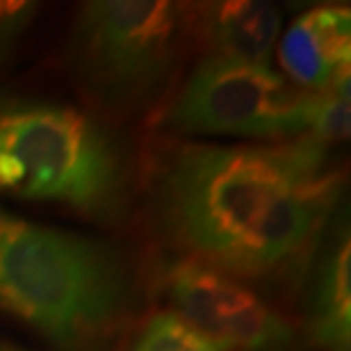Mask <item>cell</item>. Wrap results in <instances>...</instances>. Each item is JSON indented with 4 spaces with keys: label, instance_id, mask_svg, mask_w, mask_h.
Returning <instances> with one entry per match:
<instances>
[{
    "label": "cell",
    "instance_id": "obj_1",
    "mask_svg": "<svg viewBox=\"0 0 351 351\" xmlns=\"http://www.w3.org/2000/svg\"><path fill=\"white\" fill-rule=\"evenodd\" d=\"M342 194L331 146L185 144L153 180L156 226L180 256L235 278L285 276L311 256Z\"/></svg>",
    "mask_w": 351,
    "mask_h": 351
},
{
    "label": "cell",
    "instance_id": "obj_2",
    "mask_svg": "<svg viewBox=\"0 0 351 351\" xmlns=\"http://www.w3.org/2000/svg\"><path fill=\"white\" fill-rule=\"evenodd\" d=\"M130 299L117 249L0 208V313L60 351H103Z\"/></svg>",
    "mask_w": 351,
    "mask_h": 351
},
{
    "label": "cell",
    "instance_id": "obj_3",
    "mask_svg": "<svg viewBox=\"0 0 351 351\" xmlns=\"http://www.w3.org/2000/svg\"><path fill=\"white\" fill-rule=\"evenodd\" d=\"M121 142L89 112L64 103H0V194L110 217L123 203Z\"/></svg>",
    "mask_w": 351,
    "mask_h": 351
},
{
    "label": "cell",
    "instance_id": "obj_4",
    "mask_svg": "<svg viewBox=\"0 0 351 351\" xmlns=\"http://www.w3.org/2000/svg\"><path fill=\"white\" fill-rule=\"evenodd\" d=\"M192 7L167 0L82 5L71 37V60L82 85L119 110L158 98L194 37Z\"/></svg>",
    "mask_w": 351,
    "mask_h": 351
},
{
    "label": "cell",
    "instance_id": "obj_5",
    "mask_svg": "<svg viewBox=\"0 0 351 351\" xmlns=\"http://www.w3.org/2000/svg\"><path fill=\"white\" fill-rule=\"evenodd\" d=\"M315 103L317 91L299 89L271 66L203 55L162 121L187 135L287 142L311 135Z\"/></svg>",
    "mask_w": 351,
    "mask_h": 351
},
{
    "label": "cell",
    "instance_id": "obj_6",
    "mask_svg": "<svg viewBox=\"0 0 351 351\" xmlns=\"http://www.w3.org/2000/svg\"><path fill=\"white\" fill-rule=\"evenodd\" d=\"M156 283L167 311L180 315L223 351L294 349L290 322L226 271L178 256L160 267Z\"/></svg>",
    "mask_w": 351,
    "mask_h": 351
},
{
    "label": "cell",
    "instance_id": "obj_7",
    "mask_svg": "<svg viewBox=\"0 0 351 351\" xmlns=\"http://www.w3.org/2000/svg\"><path fill=\"white\" fill-rule=\"evenodd\" d=\"M278 62L287 80L306 91H324L349 71L351 12L347 5H319L301 12L278 37Z\"/></svg>",
    "mask_w": 351,
    "mask_h": 351
},
{
    "label": "cell",
    "instance_id": "obj_8",
    "mask_svg": "<svg viewBox=\"0 0 351 351\" xmlns=\"http://www.w3.org/2000/svg\"><path fill=\"white\" fill-rule=\"evenodd\" d=\"M194 37L210 58L269 66L278 44L283 12L271 3L228 0L192 7Z\"/></svg>",
    "mask_w": 351,
    "mask_h": 351
},
{
    "label": "cell",
    "instance_id": "obj_9",
    "mask_svg": "<svg viewBox=\"0 0 351 351\" xmlns=\"http://www.w3.org/2000/svg\"><path fill=\"white\" fill-rule=\"evenodd\" d=\"M308 335L319 351H351V242L338 230L317 265L308 304Z\"/></svg>",
    "mask_w": 351,
    "mask_h": 351
},
{
    "label": "cell",
    "instance_id": "obj_10",
    "mask_svg": "<svg viewBox=\"0 0 351 351\" xmlns=\"http://www.w3.org/2000/svg\"><path fill=\"white\" fill-rule=\"evenodd\" d=\"M130 351H223L171 311L151 313L139 328Z\"/></svg>",
    "mask_w": 351,
    "mask_h": 351
},
{
    "label": "cell",
    "instance_id": "obj_11",
    "mask_svg": "<svg viewBox=\"0 0 351 351\" xmlns=\"http://www.w3.org/2000/svg\"><path fill=\"white\" fill-rule=\"evenodd\" d=\"M311 137L328 146L349 137V71L340 73L324 91H317Z\"/></svg>",
    "mask_w": 351,
    "mask_h": 351
},
{
    "label": "cell",
    "instance_id": "obj_12",
    "mask_svg": "<svg viewBox=\"0 0 351 351\" xmlns=\"http://www.w3.org/2000/svg\"><path fill=\"white\" fill-rule=\"evenodd\" d=\"M37 5L32 3H12L0 0V48H7L16 41L25 27L30 25Z\"/></svg>",
    "mask_w": 351,
    "mask_h": 351
},
{
    "label": "cell",
    "instance_id": "obj_13",
    "mask_svg": "<svg viewBox=\"0 0 351 351\" xmlns=\"http://www.w3.org/2000/svg\"><path fill=\"white\" fill-rule=\"evenodd\" d=\"M0 351H23V349L14 347V345H10V342H0Z\"/></svg>",
    "mask_w": 351,
    "mask_h": 351
}]
</instances>
